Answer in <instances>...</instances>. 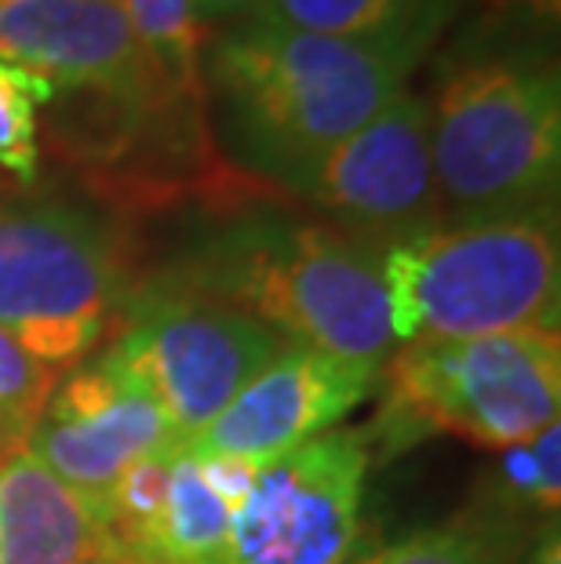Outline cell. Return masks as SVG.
<instances>
[{"label":"cell","mask_w":561,"mask_h":564,"mask_svg":"<svg viewBox=\"0 0 561 564\" xmlns=\"http://www.w3.org/2000/svg\"><path fill=\"white\" fill-rule=\"evenodd\" d=\"M431 26L321 37L267 19L216 30L201 47V99L237 167L300 194L310 172L401 91Z\"/></svg>","instance_id":"cell-1"},{"label":"cell","mask_w":561,"mask_h":564,"mask_svg":"<svg viewBox=\"0 0 561 564\" xmlns=\"http://www.w3.org/2000/svg\"><path fill=\"white\" fill-rule=\"evenodd\" d=\"M169 278L259 317L289 343L379 368L398 350L384 256L336 226L256 215L194 248Z\"/></svg>","instance_id":"cell-2"},{"label":"cell","mask_w":561,"mask_h":564,"mask_svg":"<svg viewBox=\"0 0 561 564\" xmlns=\"http://www.w3.org/2000/svg\"><path fill=\"white\" fill-rule=\"evenodd\" d=\"M431 161L445 226L554 223L561 172V88L551 63L482 58L441 80Z\"/></svg>","instance_id":"cell-3"},{"label":"cell","mask_w":561,"mask_h":564,"mask_svg":"<svg viewBox=\"0 0 561 564\" xmlns=\"http://www.w3.org/2000/svg\"><path fill=\"white\" fill-rule=\"evenodd\" d=\"M384 404L368 448L404 452L427 437H463L507 452L543 434L561 412V335L499 332L398 346L384 371Z\"/></svg>","instance_id":"cell-4"},{"label":"cell","mask_w":561,"mask_h":564,"mask_svg":"<svg viewBox=\"0 0 561 564\" xmlns=\"http://www.w3.org/2000/svg\"><path fill=\"white\" fill-rule=\"evenodd\" d=\"M393 346L558 332L561 248L554 223H452L384 251Z\"/></svg>","instance_id":"cell-5"},{"label":"cell","mask_w":561,"mask_h":564,"mask_svg":"<svg viewBox=\"0 0 561 564\" xmlns=\"http://www.w3.org/2000/svg\"><path fill=\"white\" fill-rule=\"evenodd\" d=\"M131 295L125 248L69 200H0V332L55 376L110 339Z\"/></svg>","instance_id":"cell-6"},{"label":"cell","mask_w":561,"mask_h":564,"mask_svg":"<svg viewBox=\"0 0 561 564\" xmlns=\"http://www.w3.org/2000/svg\"><path fill=\"white\" fill-rule=\"evenodd\" d=\"M169 415L179 444L201 434L273 357L284 335L169 273L131 288L106 339Z\"/></svg>","instance_id":"cell-7"},{"label":"cell","mask_w":561,"mask_h":564,"mask_svg":"<svg viewBox=\"0 0 561 564\" xmlns=\"http://www.w3.org/2000/svg\"><path fill=\"white\" fill-rule=\"evenodd\" d=\"M373 448L336 426L262 463L237 502L226 564H346L362 539Z\"/></svg>","instance_id":"cell-8"},{"label":"cell","mask_w":561,"mask_h":564,"mask_svg":"<svg viewBox=\"0 0 561 564\" xmlns=\"http://www.w3.org/2000/svg\"><path fill=\"white\" fill-rule=\"evenodd\" d=\"M300 194L328 212L339 234L379 256L409 237L445 226L427 102L398 91L373 121L325 153Z\"/></svg>","instance_id":"cell-9"},{"label":"cell","mask_w":561,"mask_h":564,"mask_svg":"<svg viewBox=\"0 0 561 564\" xmlns=\"http://www.w3.org/2000/svg\"><path fill=\"white\" fill-rule=\"evenodd\" d=\"M179 434L110 343L58 376L26 452L95 510L142 459L175 448Z\"/></svg>","instance_id":"cell-10"},{"label":"cell","mask_w":561,"mask_h":564,"mask_svg":"<svg viewBox=\"0 0 561 564\" xmlns=\"http://www.w3.org/2000/svg\"><path fill=\"white\" fill-rule=\"evenodd\" d=\"M0 63L33 69L58 91L99 95L136 113L205 99H172L147 63L125 0H0Z\"/></svg>","instance_id":"cell-11"},{"label":"cell","mask_w":561,"mask_h":564,"mask_svg":"<svg viewBox=\"0 0 561 564\" xmlns=\"http://www.w3.org/2000/svg\"><path fill=\"white\" fill-rule=\"evenodd\" d=\"M379 365L350 361L317 346L284 343V350L201 434L183 441V452L194 459L262 466L336 430L379 390Z\"/></svg>","instance_id":"cell-12"},{"label":"cell","mask_w":561,"mask_h":564,"mask_svg":"<svg viewBox=\"0 0 561 564\" xmlns=\"http://www.w3.org/2000/svg\"><path fill=\"white\" fill-rule=\"evenodd\" d=\"M0 564H106L99 510L26 448L0 459Z\"/></svg>","instance_id":"cell-13"},{"label":"cell","mask_w":561,"mask_h":564,"mask_svg":"<svg viewBox=\"0 0 561 564\" xmlns=\"http://www.w3.org/2000/svg\"><path fill=\"white\" fill-rule=\"evenodd\" d=\"M521 539L525 524L482 499L441 524L354 550L346 564H518Z\"/></svg>","instance_id":"cell-14"},{"label":"cell","mask_w":561,"mask_h":564,"mask_svg":"<svg viewBox=\"0 0 561 564\" xmlns=\"http://www.w3.org/2000/svg\"><path fill=\"white\" fill-rule=\"evenodd\" d=\"M125 11L161 88L172 99H201L205 30L194 0H125Z\"/></svg>","instance_id":"cell-15"},{"label":"cell","mask_w":561,"mask_h":564,"mask_svg":"<svg viewBox=\"0 0 561 564\" xmlns=\"http://www.w3.org/2000/svg\"><path fill=\"white\" fill-rule=\"evenodd\" d=\"M485 502H493L510 518L529 524L558 521L561 507V423L547 426L543 434L499 452L496 470L485 481Z\"/></svg>","instance_id":"cell-16"},{"label":"cell","mask_w":561,"mask_h":564,"mask_svg":"<svg viewBox=\"0 0 561 564\" xmlns=\"http://www.w3.org/2000/svg\"><path fill=\"white\" fill-rule=\"evenodd\" d=\"M416 11V0H262L259 19L321 37H376L412 26Z\"/></svg>","instance_id":"cell-17"},{"label":"cell","mask_w":561,"mask_h":564,"mask_svg":"<svg viewBox=\"0 0 561 564\" xmlns=\"http://www.w3.org/2000/svg\"><path fill=\"white\" fill-rule=\"evenodd\" d=\"M58 99V88L33 69L0 63V167L22 183L37 175V110Z\"/></svg>","instance_id":"cell-18"},{"label":"cell","mask_w":561,"mask_h":564,"mask_svg":"<svg viewBox=\"0 0 561 564\" xmlns=\"http://www.w3.org/2000/svg\"><path fill=\"white\" fill-rule=\"evenodd\" d=\"M58 376L0 332V459L26 448Z\"/></svg>","instance_id":"cell-19"},{"label":"cell","mask_w":561,"mask_h":564,"mask_svg":"<svg viewBox=\"0 0 561 564\" xmlns=\"http://www.w3.org/2000/svg\"><path fill=\"white\" fill-rule=\"evenodd\" d=\"M482 19L488 30L518 33V37H554L561 0H485Z\"/></svg>","instance_id":"cell-20"},{"label":"cell","mask_w":561,"mask_h":564,"mask_svg":"<svg viewBox=\"0 0 561 564\" xmlns=\"http://www.w3.org/2000/svg\"><path fill=\"white\" fill-rule=\"evenodd\" d=\"M201 30H226L237 22L259 19L262 15V0H194Z\"/></svg>","instance_id":"cell-21"},{"label":"cell","mask_w":561,"mask_h":564,"mask_svg":"<svg viewBox=\"0 0 561 564\" xmlns=\"http://www.w3.org/2000/svg\"><path fill=\"white\" fill-rule=\"evenodd\" d=\"M518 564H561V535H558V521L543 524L540 532L529 546H525V554L518 557Z\"/></svg>","instance_id":"cell-22"}]
</instances>
